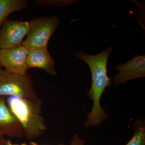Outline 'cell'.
I'll list each match as a JSON object with an SVG mask.
<instances>
[{"instance_id": "obj_16", "label": "cell", "mask_w": 145, "mask_h": 145, "mask_svg": "<svg viewBox=\"0 0 145 145\" xmlns=\"http://www.w3.org/2000/svg\"><path fill=\"white\" fill-rule=\"evenodd\" d=\"M29 145H40L39 144H37V143H36L34 142H33V141H31L30 142V143H29ZM58 145H65L64 144H59Z\"/></svg>"}, {"instance_id": "obj_8", "label": "cell", "mask_w": 145, "mask_h": 145, "mask_svg": "<svg viewBox=\"0 0 145 145\" xmlns=\"http://www.w3.org/2000/svg\"><path fill=\"white\" fill-rule=\"evenodd\" d=\"M5 98L0 96V132L8 137L22 138L23 134L20 125L7 105Z\"/></svg>"}, {"instance_id": "obj_2", "label": "cell", "mask_w": 145, "mask_h": 145, "mask_svg": "<svg viewBox=\"0 0 145 145\" xmlns=\"http://www.w3.org/2000/svg\"><path fill=\"white\" fill-rule=\"evenodd\" d=\"M7 103L20 125L23 136L32 140L44 135L47 127L42 116L41 99L10 96Z\"/></svg>"}, {"instance_id": "obj_15", "label": "cell", "mask_w": 145, "mask_h": 145, "mask_svg": "<svg viewBox=\"0 0 145 145\" xmlns=\"http://www.w3.org/2000/svg\"><path fill=\"white\" fill-rule=\"evenodd\" d=\"M6 140L4 137V135L0 136V145H5Z\"/></svg>"}, {"instance_id": "obj_12", "label": "cell", "mask_w": 145, "mask_h": 145, "mask_svg": "<svg viewBox=\"0 0 145 145\" xmlns=\"http://www.w3.org/2000/svg\"><path fill=\"white\" fill-rule=\"evenodd\" d=\"M34 2L39 5L43 6H65L70 5L74 1L69 0H34Z\"/></svg>"}, {"instance_id": "obj_18", "label": "cell", "mask_w": 145, "mask_h": 145, "mask_svg": "<svg viewBox=\"0 0 145 145\" xmlns=\"http://www.w3.org/2000/svg\"><path fill=\"white\" fill-rule=\"evenodd\" d=\"M1 135H3L2 134V133H1V132H0V136H1Z\"/></svg>"}, {"instance_id": "obj_11", "label": "cell", "mask_w": 145, "mask_h": 145, "mask_svg": "<svg viewBox=\"0 0 145 145\" xmlns=\"http://www.w3.org/2000/svg\"><path fill=\"white\" fill-rule=\"evenodd\" d=\"M133 137L126 145H145V127L144 123L137 122Z\"/></svg>"}, {"instance_id": "obj_3", "label": "cell", "mask_w": 145, "mask_h": 145, "mask_svg": "<svg viewBox=\"0 0 145 145\" xmlns=\"http://www.w3.org/2000/svg\"><path fill=\"white\" fill-rule=\"evenodd\" d=\"M16 96L25 99L39 98L29 73L20 75L0 70V96Z\"/></svg>"}, {"instance_id": "obj_9", "label": "cell", "mask_w": 145, "mask_h": 145, "mask_svg": "<svg viewBox=\"0 0 145 145\" xmlns=\"http://www.w3.org/2000/svg\"><path fill=\"white\" fill-rule=\"evenodd\" d=\"M54 60L48 52L47 48H32L29 49L27 57L28 69H41L47 74L56 76L57 72L54 69Z\"/></svg>"}, {"instance_id": "obj_17", "label": "cell", "mask_w": 145, "mask_h": 145, "mask_svg": "<svg viewBox=\"0 0 145 145\" xmlns=\"http://www.w3.org/2000/svg\"><path fill=\"white\" fill-rule=\"evenodd\" d=\"M2 65L1 64V63H0V70H1V67H2Z\"/></svg>"}, {"instance_id": "obj_5", "label": "cell", "mask_w": 145, "mask_h": 145, "mask_svg": "<svg viewBox=\"0 0 145 145\" xmlns=\"http://www.w3.org/2000/svg\"><path fill=\"white\" fill-rule=\"evenodd\" d=\"M29 29L28 22L6 20L0 29V49L12 48L22 45Z\"/></svg>"}, {"instance_id": "obj_14", "label": "cell", "mask_w": 145, "mask_h": 145, "mask_svg": "<svg viewBox=\"0 0 145 145\" xmlns=\"http://www.w3.org/2000/svg\"><path fill=\"white\" fill-rule=\"evenodd\" d=\"M5 145H27V144L25 143H23L22 144H12V142H11V140H6V142Z\"/></svg>"}, {"instance_id": "obj_10", "label": "cell", "mask_w": 145, "mask_h": 145, "mask_svg": "<svg viewBox=\"0 0 145 145\" xmlns=\"http://www.w3.org/2000/svg\"><path fill=\"white\" fill-rule=\"evenodd\" d=\"M28 5L25 0H0V27L10 14L25 9Z\"/></svg>"}, {"instance_id": "obj_13", "label": "cell", "mask_w": 145, "mask_h": 145, "mask_svg": "<svg viewBox=\"0 0 145 145\" xmlns=\"http://www.w3.org/2000/svg\"><path fill=\"white\" fill-rule=\"evenodd\" d=\"M85 142L84 140H81L77 134L73 135L70 145H84Z\"/></svg>"}, {"instance_id": "obj_1", "label": "cell", "mask_w": 145, "mask_h": 145, "mask_svg": "<svg viewBox=\"0 0 145 145\" xmlns=\"http://www.w3.org/2000/svg\"><path fill=\"white\" fill-rule=\"evenodd\" d=\"M113 50L107 47L103 52L95 55H88L84 52L77 53L76 57L85 62L90 68L91 74V86L88 95L93 101L91 111L88 114L85 126L88 127L101 123L106 119V112L101 107L100 100L106 88L110 85L111 80L107 75V64L110 54Z\"/></svg>"}, {"instance_id": "obj_4", "label": "cell", "mask_w": 145, "mask_h": 145, "mask_svg": "<svg viewBox=\"0 0 145 145\" xmlns=\"http://www.w3.org/2000/svg\"><path fill=\"white\" fill-rule=\"evenodd\" d=\"M29 22L30 29L22 45L29 48H47L50 39L59 25L57 16L34 18Z\"/></svg>"}, {"instance_id": "obj_7", "label": "cell", "mask_w": 145, "mask_h": 145, "mask_svg": "<svg viewBox=\"0 0 145 145\" xmlns=\"http://www.w3.org/2000/svg\"><path fill=\"white\" fill-rule=\"evenodd\" d=\"M119 73L114 77V84L118 86L128 81L145 76V56H135L127 62L115 67Z\"/></svg>"}, {"instance_id": "obj_6", "label": "cell", "mask_w": 145, "mask_h": 145, "mask_svg": "<svg viewBox=\"0 0 145 145\" xmlns=\"http://www.w3.org/2000/svg\"><path fill=\"white\" fill-rule=\"evenodd\" d=\"M29 48L21 45L8 49H0V63L8 72L20 75H26L27 57Z\"/></svg>"}]
</instances>
